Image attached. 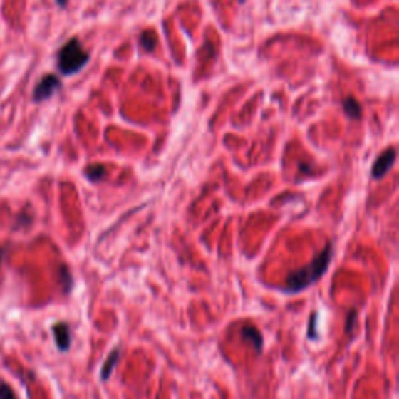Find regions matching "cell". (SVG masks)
<instances>
[{"mask_svg": "<svg viewBox=\"0 0 399 399\" xmlns=\"http://www.w3.org/2000/svg\"><path fill=\"white\" fill-rule=\"evenodd\" d=\"M53 337L55 343L60 351H69V348L72 345V332L68 323H56L53 326Z\"/></svg>", "mask_w": 399, "mask_h": 399, "instance_id": "obj_5", "label": "cell"}, {"mask_svg": "<svg viewBox=\"0 0 399 399\" xmlns=\"http://www.w3.org/2000/svg\"><path fill=\"white\" fill-rule=\"evenodd\" d=\"M332 254H334V247H332V244H328L314 257V261L306 264L301 269L290 271L284 281V286L281 287L282 292L299 294L303 292V290L309 289L317 281H320L323 274L329 269Z\"/></svg>", "mask_w": 399, "mask_h": 399, "instance_id": "obj_1", "label": "cell"}, {"mask_svg": "<svg viewBox=\"0 0 399 399\" xmlns=\"http://www.w3.org/2000/svg\"><path fill=\"white\" fill-rule=\"evenodd\" d=\"M89 61V53L83 48L81 43L77 38H72L68 41L58 52L56 63L58 69L63 75H73L80 72Z\"/></svg>", "mask_w": 399, "mask_h": 399, "instance_id": "obj_2", "label": "cell"}, {"mask_svg": "<svg viewBox=\"0 0 399 399\" xmlns=\"http://www.w3.org/2000/svg\"><path fill=\"white\" fill-rule=\"evenodd\" d=\"M86 178L93 182H98L102 181L106 177V169L105 165L102 164H93V165H88L86 170H85Z\"/></svg>", "mask_w": 399, "mask_h": 399, "instance_id": "obj_8", "label": "cell"}, {"mask_svg": "<svg viewBox=\"0 0 399 399\" xmlns=\"http://www.w3.org/2000/svg\"><path fill=\"white\" fill-rule=\"evenodd\" d=\"M156 43H157V39H156V35L153 31H144L142 35H140V46L144 47V50H147V52H153L155 47H156Z\"/></svg>", "mask_w": 399, "mask_h": 399, "instance_id": "obj_10", "label": "cell"}, {"mask_svg": "<svg viewBox=\"0 0 399 399\" xmlns=\"http://www.w3.org/2000/svg\"><path fill=\"white\" fill-rule=\"evenodd\" d=\"M343 110H345V113H346L351 119H361L362 108H361L359 102H357V100H356L354 97H348V98H345Z\"/></svg>", "mask_w": 399, "mask_h": 399, "instance_id": "obj_9", "label": "cell"}, {"mask_svg": "<svg viewBox=\"0 0 399 399\" xmlns=\"http://www.w3.org/2000/svg\"><path fill=\"white\" fill-rule=\"evenodd\" d=\"M356 320H357V314L356 311H351L348 314V318H346V332H353Z\"/></svg>", "mask_w": 399, "mask_h": 399, "instance_id": "obj_12", "label": "cell"}, {"mask_svg": "<svg viewBox=\"0 0 399 399\" xmlns=\"http://www.w3.org/2000/svg\"><path fill=\"white\" fill-rule=\"evenodd\" d=\"M242 338L252 343L256 349V353H262L264 349V337L254 326H244L242 328Z\"/></svg>", "mask_w": 399, "mask_h": 399, "instance_id": "obj_6", "label": "cell"}, {"mask_svg": "<svg viewBox=\"0 0 399 399\" xmlns=\"http://www.w3.org/2000/svg\"><path fill=\"white\" fill-rule=\"evenodd\" d=\"M60 88H61V80L53 73H47L39 80L35 90H33V100H35L36 103L44 102V100L52 97Z\"/></svg>", "mask_w": 399, "mask_h": 399, "instance_id": "obj_3", "label": "cell"}, {"mask_svg": "<svg viewBox=\"0 0 399 399\" xmlns=\"http://www.w3.org/2000/svg\"><path fill=\"white\" fill-rule=\"evenodd\" d=\"M120 361V348H114L113 351L108 356L106 362L103 363V368H102V380H108L111 378V374L114 371V368L118 367V363Z\"/></svg>", "mask_w": 399, "mask_h": 399, "instance_id": "obj_7", "label": "cell"}, {"mask_svg": "<svg viewBox=\"0 0 399 399\" xmlns=\"http://www.w3.org/2000/svg\"><path fill=\"white\" fill-rule=\"evenodd\" d=\"M396 161V150L395 148H388L385 152H382L378 160L374 161L373 167H371V177L374 180H382L385 175L390 172V169L395 165Z\"/></svg>", "mask_w": 399, "mask_h": 399, "instance_id": "obj_4", "label": "cell"}, {"mask_svg": "<svg viewBox=\"0 0 399 399\" xmlns=\"http://www.w3.org/2000/svg\"><path fill=\"white\" fill-rule=\"evenodd\" d=\"M0 399H14V396L11 395L10 390L2 385L0 387Z\"/></svg>", "mask_w": 399, "mask_h": 399, "instance_id": "obj_13", "label": "cell"}, {"mask_svg": "<svg viewBox=\"0 0 399 399\" xmlns=\"http://www.w3.org/2000/svg\"><path fill=\"white\" fill-rule=\"evenodd\" d=\"M2 256H4V252H2V249H0V261H2Z\"/></svg>", "mask_w": 399, "mask_h": 399, "instance_id": "obj_14", "label": "cell"}, {"mask_svg": "<svg viewBox=\"0 0 399 399\" xmlns=\"http://www.w3.org/2000/svg\"><path fill=\"white\" fill-rule=\"evenodd\" d=\"M317 323H318V312H314V315H311V320H309V332H307V336H309V338L312 340L318 338Z\"/></svg>", "mask_w": 399, "mask_h": 399, "instance_id": "obj_11", "label": "cell"}]
</instances>
